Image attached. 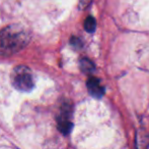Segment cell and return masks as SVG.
<instances>
[{"label":"cell","instance_id":"6da1fadb","mask_svg":"<svg viewBox=\"0 0 149 149\" xmlns=\"http://www.w3.org/2000/svg\"><path fill=\"white\" fill-rule=\"evenodd\" d=\"M30 32L19 25H10L0 31V55H11L30 42Z\"/></svg>","mask_w":149,"mask_h":149},{"label":"cell","instance_id":"ba28073f","mask_svg":"<svg viewBox=\"0 0 149 149\" xmlns=\"http://www.w3.org/2000/svg\"><path fill=\"white\" fill-rule=\"evenodd\" d=\"M70 42H71V44H72L73 46H79V45H81V42L79 41V39H77V38H75V37L71 38Z\"/></svg>","mask_w":149,"mask_h":149},{"label":"cell","instance_id":"5b68a950","mask_svg":"<svg viewBox=\"0 0 149 149\" xmlns=\"http://www.w3.org/2000/svg\"><path fill=\"white\" fill-rule=\"evenodd\" d=\"M80 68L81 71L85 74H90L94 71V64L87 58H82L80 60Z\"/></svg>","mask_w":149,"mask_h":149},{"label":"cell","instance_id":"52a82bcc","mask_svg":"<svg viewBox=\"0 0 149 149\" xmlns=\"http://www.w3.org/2000/svg\"><path fill=\"white\" fill-rule=\"evenodd\" d=\"M91 0H79V8L80 9H84L90 4Z\"/></svg>","mask_w":149,"mask_h":149},{"label":"cell","instance_id":"7a4b0ae2","mask_svg":"<svg viewBox=\"0 0 149 149\" xmlns=\"http://www.w3.org/2000/svg\"><path fill=\"white\" fill-rule=\"evenodd\" d=\"M11 83L12 86L18 91H31L35 86L33 73L26 66H16L11 73Z\"/></svg>","mask_w":149,"mask_h":149},{"label":"cell","instance_id":"277c9868","mask_svg":"<svg viewBox=\"0 0 149 149\" xmlns=\"http://www.w3.org/2000/svg\"><path fill=\"white\" fill-rule=\"evenodd\" d=\"M72 127V123L69 121L68 119H61V117H59V119H58V129L62 134H64V135L69 134Z\"/></svg>","mask_w":149,"mask_h":149},{"label":"cell","instance_id":"3957f363","mask_svg":"<svg viewBox=\"0 0 149 149\" xmlns=\"http://www.w3.org/2000/svg\"><path fill=\"white\" fill-rule=\"evenodd\" d=\"M87 89H88L90 95H92L95 98H100L104 93V89L102 87L100 83V80L96 79L94 77H90L88 80H87Z\"/></svg>","mask_w":149,"mask_h":149},{"label":"cell","instance_id":"8992f818","mask_svg":"<svg viewBox=\"0 0 149 149\" xmlns=\"http://www.w3.org/2000/svg\"><path fill=\"white\" fill-rule=\"evenodd\" d=\"M84 29L86 32L93 33L96 29V20L92 16H87L84 20Z\"/></svg>","mask_w":149,"mask_h":149}]
</instances>
